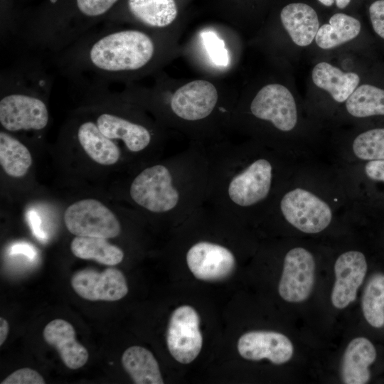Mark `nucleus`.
<instances>
[{
	"instance_id": "19",
	"label": "nucleus",
	"mask_w": 384,
	"mask_h": 384,
	"mask_svg": "<svg viewBox=\"0 0 384 384\" xmlns=\"http://www.w3.org/2000/svg\"><path fill=\"white\" fill-rule=\"evenodd\" d=\"M95 122L105 137L123 142L129 152H143L152 142V134L146 127L117 114L101 113Z\"/></svg>"
},
{
	"instance_id": "33",
	"label": "nucleus",
	"mask_w": 384,
	"mask_h": 384,
	"mask_svg": "<svg viewBox=\"0 0 384 384\" xmlns=\"http://www.w3.org/2000/svg\"><path fill=\"white\" fill-rule=\"evenodd\" d=\"M28 218L33 234L39 240H45L46 235L43 231L41 230V220L39 216L34 211H30L28 214Z\"/></svg>"
},
{
	"instance_id": "1",
	"label": "nucleus",
	"mask_w": 384,
	"mask_h": 384,
	"mask_svg": "<svg viewBox=\"0 0 384 384\" xmlns=\"http://www.w3.org/2000/svg\"><path fill=\"white\" fill-rule=\"evenodd\" d=\"M206 149V203L238 223L262 221L282 187L304 161L254 139L213 144Z\"/></svg>"
},
{
	"instance_id": "12",
	"label": "nucleus",
	"mask_w": 384,
	"mask_h": 384,
	"mask_svg": "<svg viewBox=\"0 0 384 384\" xmlns=\"http://www.w3.org/2000/svg\"><path fill=\"white\" fill-rule=\"evenodd\" d=\"M200 318L191 306L183 305L172 313L168 325L166 343L171 356L183 364L191 363L201 352L203 337Z\"/></svg>"
},
{
	"instance_id": "16",
	"label": "nucleus",
	"mask_w": 384,
	"mask_h": 384,
	"mask_svg": "<svg viewBox=\"0 0 384 384\" xmlns=\"http://www.w3.org/2000/svg\"><path fill=\"white\" fill-rule=\"evenodd\" d=\"M70 283L80 297L89 301H117L128 292L124 275L113 267L102 272L92 269L77 271L73 274Z\"/></svg>"
},
{
	"instance_id": "8",
	"label": "nucleus",
	"mask_w": 384,
	"mask_h": 384,
	"mask_svg": "<svg viewBox=\"0 0 384 384\" xmlns=\"http://www.w3.org/2000/svg\"><path fill=\"white\" fill-rule=\"evenodd\" d=\"M384 119V60H375L349 98L337 112L331 129Z\"/></svg>"
},
{
	"instance_id": "31",
	"label": "nucleus",
	"mask_w": 384,
	"mask_h": 384,
	"mask_svg": "<svg viewBox=\"0 0 384 384\" xmlns=\"http://www.w3.org/2000/svg\"><path fill=\"white\" fill-rule=\"evenodd\" d=\"M338 164L343 165L351 171L367 178L384 182V160Z\"/></svg>"
},
{
	"instance_id": "28",
	"label": "nucleus",
	"mask_w": 384,
	"mask_h": 384,
	"mask_svg": "<svg viewBox=\"0 0 384 384\" xmlns=\"http://www.w3.org/2000/svg\"><path fill=\"white\" fill-rule=\"evenodd\" d=\"M368 28L378 49L384 60V0H371L367 7Z\"/></svg>"
},
{
	"instance_id": "36",
	"label": "nucleus",
	"mask_w": 384,
	"mask_h": 384,
	"mask_svg": "<svg viewBox=\"0 0 384 384\" xmlns=\"http://www.w3.org/2000/svg\"><path fill=\"white\" fill-rule=\"evenodd\" d=\"M326 7H331L335 4V0H317Z\"/></svg>"
},
{
	"instance_id": "25",
	"label": "nucleus",
	"mask_w": 384,
	"mask_h": 384,
	"mask_svg": "<svg viewBox=\"0 0 384 384\" xmlns=\"http://www.w3.org/2000/svg\"><path fill=\"white\" fill-rule=\"evenodd\" d=\"M70 250L78 258L94 260L109 266L118 265L124 256L121 248L98 237L76 236L70 243Z\"/></svg>"
},
{
	"instance_id": "14",
	"label": "nucleus",
	"mask_w": 384,
	"mask_h": 384,
	"mask_svg": "<svg viewBox=\"0 0 384 384\" xmlns=\"http://www.w3.org/2000/svg\"><path fill=\"white\" fill-rule=\"evenodd\" d=\"M280 23L295 60L302 52L310 50L321 25L317 11L304 2H292L279 13Z\"/></svg>"
},
{
	"instance_id": "11",
	"label": "nucleus",
	"mask_w": 384,
	"mask_h": 384,
	"mask_svg": "<svg viewBox=\"0 0 384 384\" xmlns=\"http://www.w3.org/2000/svg\"><path fill=\"white\" fill-rule=\"evenodd\" d=\"M316 269L312 252L302 246H295L284 256L282 277L278 291L280 297L288 302L305 301L311 294Z\"/></svg>"
},
{
	"instance_id": "9",
	"label": "nucleus",
	"mask_w": 384,
	"mask_h": 384,
	"mask_svg": "<svg viewBox=\"0 0 384 384\" xmlns=\"http://www.w3.org/2000/svg\"><path fill=\"white\" fill-rule=\"evenodd\" d=\"M336 164L384 160V124L366 123L334 131L328 139Z\"/></svg>"
},
{
	"instance_id": "18",
	"label": "nucleus",
	"mask_w": 384,
	"mask_h": 384,
	"mask_svg": "<svg viewBox=\"0 0 384 384\" xmlns=\"http://www.w3.org/2000/svg\"><path fill=\"white\" fill-rule=\"evenodd\" d=\"M240 355L250 361L268 359L280 365L288 362L294 353L291 341L284 334L268 331H254L244 334L238 342Z\"/></svg>"
},
{
	"instance_id": "30",
	"label": "nucleus",
	"mask_w": 384,
	"mask_h": 384,
	"mask_svg": "<svg viewBox=\"0 0 384 384\" xmlns=\"http://www.w3.org/2000/svg\"><path fill=\"white\" fill-rule=\"evenodd\" d=\"M201 38L212 63L216 66L228 65L229 57L224 41L212 31H203Z\"/></svg>"
},
{
	"instance_id": "22",
	"label": "nucleus",
	"mask_w": 384,
	"mask_h": 384,
	"mask_svg": "<svg viewBox=\"0 0 384 384\" xmlns=\"http://www.w3.org/2000/svg\"><path fill=\"white\" fill-rule=\"evenodd\" d=\"M77 138L86 154L97 164L110 166L118 162L119 148L100 132L94 121L82 122L77 129Z\"/></svg>"
},
{
	"instance_id": "23",
	"label": "nucleus",
	"mask_w": 384,
	"mask_h": 384,
	"mask_svg": "<svg viewBox=\"0 0 384 384\" xmlns=\"http://www.w3.org/2000/svg\"><path fill=\"white\" fill-rule=\"evenodd\" d=\"M122 364L136 384L164 383L158 362L148 349L134 346L124 351Z\"/></svg>"
},
{
	"instance_id": "13",
	"label": "nucleus",
	"mask_w": 384,
	"mask_h": 384,
	"mask_svg": "<svg viewBox=\"0 0 384 384\" xmlns=\"http://www.w3.org/2000/svg\"><path fill=\"white\" fill-rule=\"evenodd\" d=\"M186 262L198 279L220 281L229 277L236 265V257L225 245L201 240L193 243L186 252Z\"/></svg>"
},
{
	"instance_id": "4",
	"label": "nucleus",
	"mask_w": 384,
	"mask_h": 384,
	"mask_svg": "<svg viewBox=\"0 0 384 384\" xmlns=\"http://www.w3.org/2000/svg\"><path fill=\"white\" fill-rule=\"evenodd\" d=\"M252 139L301 161L315 159L326 141L325 128L308 112L295 87L270 82L260 88L247 110Z\"/></svg>"
},
{
	"instance_id": "7",
	"label": "nucleus",
	"mask_w": 384,
	"mask_h": 384,
	"mask_svg": "<svg viewBox=\"0 0 384 384\" xmlns=\"http://www.w3.org/2000/svg\"><path fill=\"white\" fill-rule=\"evenodd\" d=\"M316 58L355 53L381 59L368 26L354 16L338 12L321 23L310 50Z\"/></svg>"
},
{
	"instance_id": "21",
	"label": "nucleus",
	"mask_w": 384,
	"mask_h": 384,
	"mask_svg": "<svg viewBox=\"0 0 384 384\" xmlns=\"http://www.w3.org/2000/svg\"><path fill=\"white\" fill-rule=\"evenodd\" d=\"M376 350L365 337L353 338L343 353L341 374L343 383L365 384L370 377V366L375 361Z\"/></svg>"
},
{
	"instance_id": "6",
	"label": "nucleus",
	"mask_w": 384,
	"mask_h": 384,
	"mask_svg": "<svg viewBox=\"0 0 384 384\" xmlns=\"http://www.w3.org/2000/svg\"><path fill=\"white\" fill-rule=\"evenodd\" d=\"M23 77L14 73L1 83L6 92L0 100V123L9 132L41 130L48 123L47 105L34 93L48 82L40 74L37 78Z\"/></svg>"
},
{
	"instance_id": "5",
	"label": "nucleus",
	"mask_w": 384,
	"mask_h": 384,
	"mask_svg": "<svg viewBox=\"0 0 384 384\" xmlns=\"http://www.w3.org/2000/svg\"><path fill=\"white\" fill-rule=\"evenodd\" d=\"M375 60H367L355 68H347L334 63L331 58H316L303 98L311 117L325 129H331L337 112L358 86Z\"/></svg>"
},
{
	"instance_id": "35",
	"label": "nucleus",
	"mask_w": 384,
	"mask_h": 384,
	"mask_svg": "<svg viewBox=\"0 0 384 384\" xmlns=\"http://www.w3.org/2000/svg\"><path fill=\"white\" fill-rule=\"evenodd\" d=\"M9 326L7 321L1 317L0 318V346H1L6 341L9 334Z\"/></svg>"
},
{
	"instance_id": "3",
	"label": "nucleus",
	"mask_w": 384,
	"mask_h": 384,
	"mask_svg": "<svg viewBox=\"0 0 384 384\" xmlns=\"http://www.w3.org/2000/svg\"><path fill=\"white\" fill-rule=\"evenodd\" d=\"M208 183L206 147L193 144L144 168L132 179L129 196L142 209L181 223L206 203Z\"/></svg>"
},
{
	"instance_id": "10",
	"label": "nucleus",
	"mask_w": 384,
	"mask_h": 384,
	"mask_svg": "<svg viewBox=\"0 0 384 384\" xmlns=\"http://www.w3.org/2000/svg\"><path fill=\"white\" fill-rule=\"evenodd\" d=\"M64 222L68 231L83 237L113 238L122 230L117 216L102 203L82 199L69 206L64 213Z\"/></svg>"
},
{
	"instance_id": "32",
	"label": "nucleus",
	"mask_w": 384,
	"mask_h": 384,
	"mask_svg": "<svg viewBox=\"0 0 384 384\" xmlns=\"http://www.w3.org/2000/svg\"><path fill=\"white\" fill-rule=\"evenodd\" d=\"M45 380L36 370L23 368L9 375L1 384H44Z\"/></svg>"
},
{
	"instance_id": "34",
	"label": "nucleus",
	"mask_w": 384,
	"mask_h": 384,
	"mask_svg": "<svg viewBox=\"0 0 384 384\" xmlns=\"http://www.w3.org/2000/svg\"><path fill=\"white\" fill-rule=\"evenodd\" d=\"M10 254H22L26 255L30 259H33L36 256V252L31 245L26 243H18L11 247Z\"/></svg>"
},
{
	"instance_id": "2",
	"label": "nucleus",
	"mask_w": 384,
	"mask_h": 384,
	"mask_svg": "<svg viewBox=\"0 0 384 384\" xmlns=\"http://www.w3.org/2000/svg\"><path fill=\"white\" fill-rule=\"evenodd\" d=\"M355 213L335 165L313 159L298 164L262 221H280L301 233L317 235L338 218Z\"/></svg>"
},
{
	"instance_id": "17",
	"label": "nucleus",
	"mask_w": 384,
	"mask_h": 384,
	"mask_svg": "<svg viewBox=\"0 0 384 384\" xmlns=\"http://www.w3.org/2000/svg\"><path fill=\"white\" fill-rule=\"evenodd\" d=\"M334 269L336 280L331 303L335 308L342 309L356 299L358 289L367 272L368 263L362 252L348 250L338 256Z\"/></svg>"
},
{
	"instance_id": "15",
	"label": "nucleus",
	"mask_w": 384,
	"mask_h": 384,
	"mask_svg": "<svg viewBox=\"0 0 384 384\" xmlns=\"http://www.w3.org/2000/svg\"><path fill=\"white\" fill-rule=\"evenodd\" d=\"M218 102V92L210 82L198 80L179 87L171 96L169 106L175 117L186 122L208 118Z\"/></svg>"
},
{
	"instance_id": "26",
	"label": "nucleus",
	"mask_w": 384,
	"mask_h": 384,
	"mask_svg": "<svg viewBox=\"0 0 384 384\" xmlns=\"http://www.w3.org/2000/svg\"><path fill=\"white\" fill-rule=\"evenodd\" d=\"M0 164L5 173L14 178L25 176L32 164L28 148L3 131L0 132Z\"/></svg>"
},
{
	"instance_id": "20",
	"label": "nucleus",
	"mask_w": 384,
	"mask_h": 384,
	"mask_svg": "<svg viewBox=\"0 0 384 384\" xmlns=\"http://www.w3.org/2000/svg\"><path fill=\"white\" fill-rule=\"evenodd\" d=\"M45 341L54 347L64 364L70 369L82 367L87 361V350L75 339V330L68 321L56 319L44 328Z\"/></svg>"
},
{
	"instance_id": "24",
	"label": "nucleus",
	"mask_w": 384,
	"mask_h": 384,
	"mask_svg": "<svg viewBox=\"0 0 384 384\" xmlns=\"http://www.w3.org/2000/svg\"><path fill=\"white\" fill-rule=\"evenodd\" d=\"M127 6L136 20L151 28L168 26L178 14L175 0H127Z\"/></svg>"
},
{
	"instance_id": "29",
	"label": "nucleus",
	"mask_w": 384,
	"mask_h": 384,
	"mask_svg": "<svg viewBox=\"0 0 384 384\" xmlns=\"http://www.w3.org/2000/svg\"><path fill=\"white\" fill-rule=\"evenodd\" d=\"M119 0H75L81 16V30L85 34L82 20H94L107 14Z\"/></svg>"
},
{
	"instance_id": "27",
	"label": "nucleus",
	"mask_w": 384,
	"mask_h": 384,
	"mask_svg": "<svg viewBox=\"0 0 384 384\" xmlns=\"http://www.w3.org/2000/svg\"><path fill=\"white\" fill-rule=\"evenodd\" d=\"M363 316L373 327L384 326V274H374L368 282L361 302Z\"/></svg>"
}]
</instances>
